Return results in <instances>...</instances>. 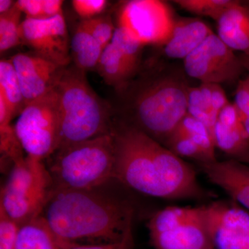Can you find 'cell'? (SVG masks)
<instances>
[{"mask_svg":"<svg viewBox=\"0 0 249 249\" xmlns=\"http://www.w3.org/2000/svg\"><path fill=\"white\" fill-rule=\"evenodd\" d=\"M114 135V180L160 199L209 196L194 168L160 142L125 123L115 125Z\"/></svg>","mask_w":249,"mask_h":249,"instance_id":"cell-1","label":"cell"},{"mask_svg":"<svg viewBox=\"0 0 249 249\" xmlns=\"http://www.w3.org/2000/svg\"><path fill=\"white\" fill-rule=\"evenodd\" d=\"M102 187L52 192L41 215L60 240L70 246L116 243L132 230L133 208Z\"/></svg>","mask_w":249,"mask_h":249,"instance_id":"cell-2","label":"cell"},{"mask_svg":"<svg viewBox=\"0 0 249 249\" xmlns=\"http://www.w3.org/2000/svg\"><path fill=\"white\" fill-rule=\"evenodd\" d=\"M189 88L181 75L163 71L130 82L119 93L130 121L127 124L163 145L188 114Z\"/></svg>","mask_w":249,"mask_h":249,"instance_id":"cell-3","label":"cell"},{"mask_svg":"<svg viewBox=\"0 0 249 249\" xmlns=\"http://www.w3.org/2000/svg\"><path fill=\"white\" fill-rule=\"evenodd\" d=\"M85 73L69 65L55 87L61 127L58 149L114 132L112 108L95 92Z\"/></svg>","mask_w":249,"mask_h":249,"instance_id":"cell-4","label":"cell"},{"mask_svg":"<svg viewBox=\"0 0 249 249\" xmlns=\"http://www.w3.org/2000/svg\"><path fill=\"white\" fill-rule=\"evenodd\" d=\"M47 165L53 190H89L114 180V132L58 149Z\"/></svg>","mask_w":249,"mask_h":249,"instance_id":"cell-5","label":"cell"},{"mask_svg":"<svg viewBox=\"0 0 249 249\" xmlns=\"http://www.w3.org/2000/svg\"><path fill=\"white\" fill-rule=\"evenodd\" d=\"M53 190L44 161L26 155L13 164L1 187L0 206L21 227L40 217Z\"/></svg>","mask_w":249,"mask_h":249,"instance_id":"cell-6","label":"cell"},{"mask_svg":"<svg viewBox=\"0 0 249 249\" xmlns=\"http://www.w3.org/2000/svg\"><path fill=\"white\" fill-rule=\"evenodd\" d=\"M14 127L27 156L44 161L53 155L60 145L61 132L56 88L28 103Z\"/></svg>","mask_w":249,"mask_h":249,"instance_id":"cell-7","label":"cell"},{"mask_svg":"<svg viewBox=\"0 0 249 249\" xmlns=\"http://www.w3.org/2000/svg\"><path fill=\"white\" fill-rule=\"evenodd\" d=\"M147 229L155 249H203L212 245L201 206L160 210L150 218Z\"/></svg>","mask_w":249,"mask_h":249,"instance_id":"cell-8","label":"cell"},{"mask_svg":"<svg viewBox=\"0 0 249 249\" xmlns=\"http://www.w3.org/2000/svg\"><path fill=\"white\" fill-rule=\"evenodd\" d=\"M124 28L142 45H164L173 33L175 18L168 4L159 0L124 1L117 16Z\"/></svg>","mask_w":249,"mask_h":249,"instance_id":"cell-9","label":"cell"},{"mask_svg":"<svg viewBox=\"0 0 249 249\" xmlns=\"http://www.w3.org/2000/svg\"><path fill=\"white\" fill-rule=\"evenodd\" d=\"M188 76L201 83L232 84L245 71L240 58L214 33L183 60Z\"/></svg>","mask_w":249,"mask_h":249,"instance_id":"cell-10","label":"cell"},{"mask_svg":"<svg viewBox=\"0 0 249 249\" xmlns=\"http://www.w3.org/2000/svg\"><path fill=\"white\" fill-rule=\"evenodd\" d=\"M206 231L217 249H249V213L235 201L201 206Z\"/></svg>","mask_w":249,"mask_h":249,"instance_id":"cell-11","label":"cell"},{"mask_svg":"<svg viewBox=\"0 0 249 249\" xmlns=\"http://www.w3.org/2000/svg\"><path fill=\"white\" fill-rule=\"evenodd\" d=\"M20 34L22 42L34 53L62 66L70 65V39L63 14L47 19L25 18Z\"/></svg>","mask_w":249,"mask_h":249,"instance_id":"cell-12","label":"cell"},{"mask_svg":"<svg viewBox=\"0 0 249 249\" xmlns=\"http://www.w3.org/2000/svg\"><path fill=\"white\" fill-rule=\"evenodd\" d=\"M19 78L26 106L55 89L65 67L36 53L11 58Z\"/></svg>","mask_w":249,"mask_h":249,"instance_id":"cell-13","label":"cell"},{"mask_svg":"<svg viewBox=\"0 0 249 249\" xmlns=\"http://www.w3.org/2000/svg\"><path fill=\"white\" fill-rule=\"evenodd\" d=\"M210 182L226 192L232 201L249 211V165L229 160L197 163Z\"/></svg>","mask_w":249,"mask_h":249,"instance_id":"cell-14","label":"cell"},{"mask_svg":"<svg viewBox=\"0 0 249 249\" xmlns=\"http://www.w3.org/2000/svg\"><path fill=\"white\" fill-rule=\"evenodd\" d=\"M213 34L211 28L200 19L176 18L172 35L163 45V53L169 58L184 60Z\"/></svg>","mask_w":249,"mask_h":249,"instance_id":"cell-15","label":"cell"},{"mask_svg":"<svg viewBox=\"0 0 249 249\" xmlns=\"http://www.w3.org/2000/svg\"><path fill=\"white\" fill-rule=\"evenodd\" d=\"M218 37L229 48L249 55V6L237 1L217 21Z\"/></svg>","mask_w":249,"mask_h":249,"instance_id":"cell-16","label":"cell"},{"mask_svg":"<svg viewBox=\"0 0 249 249\" xmlns=\"http://www.w3.org/2000/svg\"><path fill=\"white\" fill-rule=\"evenodd\" d=\"M71 247L55 235L40 215L21 226L14 249H67Z\"/></svg>","mask_w":249,"mask_h":249,"instance_id":"cell-17","label":"cell"},{"mask_svg":"<svg viewBox=\"0 0 249 249\" xmlns=\"http://www.w3.org/2000/svg\"><path fill=\"white\" fill-rule=\"evenodd\" d=\"M213 138L214 145L231 159H237L249 152V137L242 121L233 124H224L217 121Z\"/></svg>","mask_w":249,"mask_h":249,"instance_id":"cell-18","label":"cell"},{"mask_svg":"<svg viewBox=\"0 0 249 249\" xmlns=\"http://www.w3.org/2000/svg\"><path fill=\"white\" fill-rule=\"evenodd\" d=\"M70 48L75 66L85 72L96 70L104 50L80 24L72 36Z\"/></svg>","mask_w":249,"mask_h":249,"instance_id":"cell-19","label":"cell"},{"mask_svg":"<svg viewBox=\"0 0 249 249\" xmlns=\"http://www.w3.org/2000/svg\"><path fill=\"white\" fill-rule=\"evenodd\" d=\"M96 71L106 84L119 93L124 89L132 78L119 50L111 42L103 50Z\"/></svg>","mask_w":249,"mask_h":249,"instance_id":"cell-20","label":"cell"},{"mask_svg":"<svg viewBox=\"0 0 249 249\" xmlns=\"http://www.w3.org/2000/svg\"><path fill=\"white\" fill-rule=\"evenodd\" d=\"M0 97L4 100L14 116L19 115L26 107L19 78L11 59L0 61Z\"/></svg>","mask_w":249,"mask_h":249,"instance_id":"cell-21","label":"cell"},{"mask_svg":"<svg viewBox=\"0 0 249 249\" xmlns=\"http://www.w3.org/2000/svg\"><path fill=\"white\" fill-rule=\"evenodd\" d=\"M174 131L191 139L211 160H217L212 134L200 121L187 114Z\"/></svg>","mask_w":249,"mask_h":249,"instance_id":"cell-22","label":"cell"},{"mask_svg":"<svg viewBox=\"0 0 249 249\" xmlns=\"http://www.w3.org/2000/svg\"><path fill=\"white\" fill-rule=\"evenodd\" d=\"M111 42L119 50L124 65L133 78L140 67L142 49L144 46L132 37L125 29L118 26Z\"/></svg>","mask_w":249,"mask_h":249,"instance_id":"cell-23","label":"cell"},{"mask_svg":"<svg viewBox=\"0 0 249 249\" xmlns=\"http://www.w3.org/2000/svg\"><path fill=\"white\" fill-rule=\"evenodd\" d=\"M22 13L15 4L6 14L0 15V52L1 53L15 48L22 43L21 16Z\"/></svg>","mask_w":249,"mask_h":249,"instance_id":"cell-24","label":"cell"},{"mask_svg":"<svg viewBox=\"0 0 249 249\" xmlns=\"http://www.w3.org/2000/svg\"><path fill=\"white\" fill-rule=\"evenodd\" d=\"M188 114L203 123L213 136L218 114L213 109L211 103L205 98L199 87H190L188 89Z\"/></svg>","mask_w":249,"mask_h":249,"instance_id":"cell-25","label":"cell"},{"mask_svg":"<svg viewBox=\"0 0 249 249\" xmlns=\"http://www.w3.org/2000/svg\"><path fill=\"white\" fill-rule=\"evenodd\" d=\"M180 8L197 16H204L216 22L235 0H176L174 1Z\"/></svg>","mask_w":249,"mask_h":249,"instance_id":"cell-26","label":"cell"},{"mask_svg":"<svg viewBox=\"0 0 249 249\" xmlns=\"http://www.w3.org/2000/svg\"><path fill=\"white\" fill-rule=\"evenodd\" d=\"M80 24L97 40L103 49L111 43L116 28L110 16H108L83 19Z\"/></svg>","mask_w":249,"mask_h":249,"instance_id":"cell-27","label":"cell"},{"mask_svg":"<svg viewBox=\"0 0 249 249\" xmlns=\"http://www.w3.org/2000/svg\"><path fill=\"white\" fill-rule=\"evenodd\" d=\"M20 227L0 206V249H14Z\"/></svg>","mask_w":249,"mask_h":249,"instance_id":"cell-28","label":"cell"},{"mask_svg":"<svg viewBox=\"0 0 249 249\" xmlns=\"http://www.w3.org/2000/svg\"><path fill=\"white\" fill-rule=\"evenodd\" d=\"M72 6L75 12L83 19L98 17L107 7L106 0H73Z\"/></svg>","mask_w":249,"mask_h":249,"instance_id":"cell-29","label":"cell"},{"mask_svg":"<svg viewBox=\"0 0 249 249\" xmlns=\"http://www.w3.org/2000/svg\"><path fill=\"white\" fill-rule=\"evenodd\" d=\"M16 5L28 19H46L45 0H18Z\"/></svg>","mask_w":249,"mask_h":249,"instance_id":"cell-30","label":"cell"},{"mask_svg":"<svg viewBox=\"0 0 249 249\" xmlns=\"http://www.w3.org/2000/svg\"><path fill=\"white\" fill-rule=\"evenodd\" d=\"M241 115L249 116V76L240 80L236 88L235 103Z\"/></svg>","mask_w":249,"mask_h":249,"instance_id":"cell-31","label":"cell"},{"mask_svg":"<svg viewBox=\"0 0 249 249\" xmlns=\"http://www.w3.org/2000/svg\"><path fill=\"white\" fill-rule=\"evenodd\" d=\"M205 89L209 94L210 101H211L212 107L214 111L219 115V112L229 104V100L225 91H224L220 85L214 84V83H202Z\"/></svg>","mask_w":249,"mask_h":249,"instance_id":"cell-32","label":"cell"},{"mask_svg":"<svg viewBox=\"0 0 249 249\" xmlns=\"http://www.w3.org/2000/svg\"><path fill=\"white\" fill-rule=\"evenodd\" d=\"M67 249H134V237L132 229L122 241L116 243L103 244V245H76Z\"/></svg>","mask_w":249,"mask_h":249,"instance_id":"cell-33","label":"cell"},{"mask_svg":"<svg viewBox=\"0 0 249 249\" xmlns=\"http://www.w3.org/2000/svg\"><path fill=\"white\" fill-rule=\"evenodd\" d=\"M16 1L12 0H0V15L6 14L12 9Z\"/></svg>","mask_w":249,"mask_h":249,"instance_id":"cell-34","label":"cell"},{"mask_svg":"<svg viewBox=\"0 0 249 249\" xmlns=\"http://www.w3.org/2000/svg\"><path fill=\"white\" fill-rule=\"evenodd\" d=\"M238 56L244 68L246 71H248V76H249V55L241 53Z\"/></svg>","mask_w":249,"mask_h":249,"instance_id":"cell-35","label":"cell"},{"mask_svg":"<svg viewBox=\"0 0 249 249\" xmlns=\"http://www.w3.org/2000/svg\"><path fill=\"white\" fill-rule=\"evenodd\" d=\"M241 121H242V124H243L244 127H245L246 132L248 134L249 137V116H245L241 115Z\"/></svg>","mask_w":249,"mask_h":249,"instance_id":"cell-36","label":"cell"},{"mask_svg":"<svg viewBox=\"0 0 249 249\" xmlns=\"http://www.w3.org/2000/svg\"><path fill=\"white\" fill-rule=\"evenodd\" d=\"M234 160H239V161L242 162V163L249 165V152L244 155L241 156V157H238L237 159H234Z\"/></svg>","mask_w":249,"mask_h":249,"instance_id":"cell-37","label":"cell"},{"mask_svg":"<svg viewBox=\"0 0 249 249\" xmlns=\"http://www.w3.org/2000/svg\"><path fill=\"white\" fill-rule=\"evenodd\" d=\"M203 249H217L214 248L213 246L212 245H211L207 246V247H205V248H204Z\"/></svg>","mask_w":249,"mask_h":249,"instance_id":"cell-38","label":"cell"}]
</instances>
